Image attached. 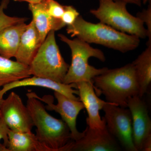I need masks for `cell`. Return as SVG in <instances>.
<instances>
[{
	"label": "cell",
	"instance_id": "30",
	"mask_svg": "<svg viewBox=\"0 0 151 151\" xmlns=\"http://www.w3.org/2000/svg\"><path fill=\"white\" fill-rule=\"evenodd\" d=\"M1 118V113H0V119Z\"/></svg>",
	"mask_w": 151,
	"mask_h": 151
},
{
	"label": "cell",
	"instance_id": "13",
	"mask_svg": "<svg viewBox=\"0 0 151 151\" xmlns=\"http://www.w3.org/2000/svg\"><path fill=\"white\" fill-rule=\"evenodd\" d=\"M27 86H39L51 89L54 92H60L72 100H79V97L75 96V94L78 96L79 94L75 83L66 84L48 78L34 76L5 85L0 89V98L3 99L4 94L9 90L18 87Z\"/></svg>",
	"mask_w": 151,
	"mask_h": 151
},
{
	"label": "cell",
	"instance_id": "16",
	"mask_svg": "<svg viewBox=\"0 0 151 151\" xmlns=\"http://www.w3.org/2000/svg\"><path fill=\"white\" fill-rule=\"evenodd\" d=\"M25 22L12 25L0 31V55L9 59L14 57L22 34L27 25Z\"/></svg>",
	"mask_w": 151,
	"mask_h": 151
},
{
	"label": "cell",
	"instance_id": "21",
	"mask_svg": "<svg viewBox=\"0 0 151 151\" xmlns=\"http://www.w3.org/2000/svg\"><path fill=\"white\" fill-rule=\"evenodd\" d=\"M49 14L56 19H61L64 12L65 6H63L55 0H43Z\"/></svg>",
	"mask_w": 151,
	"mask_h": 151
},
{
	"label": "cell",
	"instance_id": "10",
	"mask_svg": "<svg viewBox=\"0 0 151 151\" xmlns=\"http://www.w3.org/2000/svg\"><path fill=\"white\" fill-rule=\"evenodd\" d=\"M132 117L133 139L137 151H142L145 143L151 139V121L145 101L139 95L127 100Z\"/></svg>",
	"mask_w": 151,
	"mask_h": 151
},
{
	"label": "cell",
	"instance_id": "6",
	"mask_svg": "<svg viewBox=\"0 0 151 151\" xmlns=\"http://www.w3.org/2000/svg\"><path fill=\"white\" fill-rule=\"evenodd\" d=\"M127 4L119 0H99L98 8L90 12L100 22L121 32L145 38L147 33L145 24L139 18L128 12Z\"/></svg>",
	"mask_w": 151,
	"mask_h": 151
},
{
	"label": "cell",
	"instance_id": "3",
	"mask_svg": "<svg viewBox=\"0 0 151 151\" xmlns=\"http://www.w3.org/2000/svg\"><path fill=\"white\" fill-rule=\"evenodd\" d=\"M92 81L97 96L103 94L108 102L123 108H127L129 97L139 95V84L132 63L119 68H108L94 77Z\"/></svg>",
	"mask_w": 151,
	"mask_h": 151
},
{
	"label": "cell",
	"instance_id": "7",
	"mask_svg": "<svg viewBox=\"0 0 151 151\" xmlns=\"http://www.w3.org/2000/svg\"><path fill=\"white\" fill-rule=\"evenodd\" d=\"M106 127L122 148L127 151H137L133 142L132 117L129 109L111 103L104 105Z\"/></svg>",
	"mask_w": 151,
	"mask_h": 151
},
{
	"label": "cell",
	"instance_id": "8",
	"mask_svg": "<svg viewBox=\"0 0 151 151\" xmlns=\"http://www.w3.org/2000/svg\"><path fill=\"white\" fill-rule=\"evenodd\" d=\"M54 94L57 100L56 105L53 103L54 98L51 95H44L40 97L34 93L35 96L37 99L46 103V110L59 113L62 120L68 126L72 140H78L84 135V132H78L76 128L77 117L80 111L85 108L84 105L79 100L70 99L60 92H54Z\"/></svg>",
	"mask_w": 151,
	"mask_h": 151
},
{
	"label": "cell",
	"instance_id": "4",
	"mask_svg": "<svg viewBox=\"0 0 151 151\" xmlns=\"http://www.w3.org/2000/svg\"><path fill=\"white\" fill-rule=\"evenodd\" d=\"M58 36L60 40L69 47L71 52V64L63 80V84L92 81L94 77L108 70V68L106 67L99 69L95 68L88 63L91 57L96 58L100 61L105 62L106 58L102 50L93 48L89 43L78 38L71 40L63 34Z\"/></svg>",
	"mask_w": 151,
	"mask_h": 151
},
{
	"label": "cell",
	"instance_id": "2",
	"mask_svg": "<svg viewBox=\"0 0 151 151\" xmlns=\"http://www.w3.org/2000/svg\"><path fill=\"white\" fill-rule=\"evenodd\" d=\"M66 31L71 37L80 39L88 43H95L109 48L126 52L139 46L140 38L119 31L103 23L86 21L79 16L73 24L67 26Z\"/></svg>",
	"mask_w": 151,
	"mask_h": 151
},
{
	"label": "cell",
	"instance_id": "1",
	"mask_svg": "<svg viewBox=\"0 0 151 151\" xmlns=\"http://www.w3.org/2000/svg\"><path fill=\"white\" fill-rule=\"evenodd\" d=\"M34 93H27L26 106L36 127V137L51 151H70L73 140L68 126L63 120L50 115Z\"/></svg>",
	"mask_w": 151,
	"mask_h": 151
},
{
	"label": "cell",
	"instance_id": "11",
	"mask_svg": "<svg viewBox=\"0 0 151 151\" xmlns=\"http://www.w3.org/2000/svg\"><path fill=\"white\" fill-rule=\"evenodd\" d=\"M83 137L73 141L70 151H118L122 150L119 143L108 131L86 126Z\"/></svg>",
	"mask_w": 151,
	"mask_h": 151
},
{
	"label": "cell",
	"instance_id": "29",
	"mask_svg": "<svg viewBox=\"0 0 151 151\" xmlns=\"http://www.w3.org/2000/svg\"><path fill=\"white\" fill-rule=\"evenodd\" d=\"M43 1V0H39L40 2L41 1Z\"/></svg>",
	"mask_w": 151,
	"mask_h": 151
},
{
	"label": "cell",
	"instance_id": "23",
	"mask_svg": "<svg viewBox=\"0 0 151 151\" xmlns=\"http://www.w3.org/2000/svg\"><path fill=\"white\" fill-rule=\"evenodd\" d=\"M79 16V13L73 6H65L64 13L60 19L65 26L70 25Z\"/></svg>",
	"mask_w": 151,
	"mask_h": 151
},
{
	"label": "cell",
	"instance_id": "15",
	"mask_svg": "<svg viewBox=\"0 0 151 151\" xmlns=\"http://www.w3.org/2000/svg\"><path fill=\"white\" fill-rule=\"evenodd\" d=\"M28 8L32 14V20L42 43L50 31H56L65 26L61 19L54 18L49 14L43 0L35 4H29Z\"/></svg>",
	"mask_w": 151,
	"mask_h": 151
},
{
	"label": "cell",
	"instance_id": "5",
	"mask_svg": "<svg viewBox=\"0 0 151 151\" xmlns=\"http://www.w3.org/2000/svg\"><path fill=\"white\" fill-rule=\"evenodd\" d=\"M55 32L50 31L42 43L29 65L30 71L32 76L63 83L69 65L60 53Z\"/></svg>",
	"mask_w": 151,
	"mask_h": 151
},
{
	"label": "cell",
	"instance_id": "24",
	"mask_svg": "<svg viewBox=\"0 0 151 151\" xmlns=\"http://www.w3.org/2000/svg\"><path fill=\"white\" fill-rule=\"evenodd\" d=\"M9 129L2 118L0 119V142L3 140L4 145L7 147L8 145V132ZM1 145V143H0Z\"/></svg>",
	"mask_w": 151,
	"mask_h": 151
},
{
	"label": "cell",
	"instance_id": "25",
	"mask_svg": "<svg viewBox=\"0 0 151 151\" xmlns=\"http://www.w3.org/2000/svg\"><path fill=\"white\" fill-rule=\"evenodd\" d=\"M119 1H122L127 4H133L139 6H141L142 5V0H119Z\"/></svg>",
	"mask_w": 151,
	"mask_h": 151
},
{
	"label": "cell",
	"instance_id": "14",
	"mask_svg": "<svg viewBox=\"0 0 151 151\" xmlns=\"http://www.w3.org/2000/svg\"><path fill=\"white\" fill-rule=\"evenodd\" d=\"M41 44L39 35L32 19L22 34L14 57L17 61L29 65Z\"/></svg>",
	"mask_w": 151,
	"mask_h": 151
},
{
	"label": "cell",
	"instance_id": "9",
	"mask_svg": "<svg viewBox=\"0 0 151 151\" xmlns=\"http://www.w3.org/2000/svg\"><path fill=\"white\" fill-rule=\"evenodd\" d=\"M0 113L9 129L15 132H32L34 125L29 111L15 92H11L3 100Z\"/></svg>",
	"mask_w": 151,
	"mask_h": 151
},
{
	"label": "cell",
	"instance_id": "28",
	"mask_svg": "<svg viewBox=\"0 0 151 151\" xmlns=\"http://www.w3.org/2000/svg\"><path fill=\"white\" fill-rule=\"evenodd\" d=\"M4 100V98H0V107H1V105L2 103L3 100Z\"/></svg>",
	"mask_w": 151,
	"mask_h": 151
},
{
	"label": "cell",
	"instance_id": "26",
	"mask_svg": "<svg viewBox=\"0 0 151 151\" xmlns=\"http://www.w3.org/2000/svg\"><path fill=\"white\" fill-rule=\"evenodd\" d=\"M15 1L26 2L29 4H35L40 2L39 0H14Z\"/></svg>",
	"mask_w": 151,
	"mask_h": 151
},
{
	"label": "cell",
	"instance_id": "20",
	"mask_svg": "<svg viewBox=\"0 0 151 151\" xmlns=\"http://www.w3.org/2000/svg\"><path fill=\"white\" fill-rule=\"evenodd\" d=\"M10 0H2L0 4V31L5 28L21 22H26L28 19L26 17H18L8 16L4 12L7 8Z\"/></svg>",
	"mask_w": 151,
	"mask_h": 151
},
{
	"label": "cell",
	"instance_id": "22",
	"mask_svg": "<svg viewBox=\"0 0 151 151\" xmlns=\"http://www.w3.org/2000/svg\"><path fill=\"white\" fill-rule=\"evenodd\" d=\"M137 17L139 18L144 24L147 25V37L148 38V41L147 45H151V2L149 4L147 9L143 10L142 12H139L137 14Z\"/></svg>",
	"mask_w": 151,
	"mask_h": 151
},
{
	"label": "cell",
	"instance_id": "19",
	"mask_svg": "<svg viewBox=\"0 0 151 151\" xmlns=\"http://www.w3.org/2000/svg\"><path fill=\"white\" fill-rule=\"evenodd\" d=\"M134 67L139 86V96L147 93L151 81V45L132 63Z\"/></svg>",
	"mask_w": 151,
	"mask_h": 151
},
{
	"label": "cell",
	"instance_id": "12",
	"mask_svg": "<svg viewBox=\"0 0 151 151\" xmlns=\"http://www.w3.org/2000/svg\"><path fill=\"white\" fill-rule=\"evenodd\" d=\"M78 91L79 100L82 102L88 114L87 126L93 129H103L106 126L104 117L101 119L100 111L106 102L98 97L94 91L92 81H81L75 83Z\"/></svg>",
	"mask_w": 151,
	"mask_h": 151
},
{
	"label": "cell",
	"instance_id": "18",
	"mask_svg": "<svg viewBox=\"0 0 151 151\" xmlns=\"http://www.w3.org/2000/svg\"><path fill=\"white\" fill-rule=\"evenodd\" d=\"M31 76L29 65L0 55V89L6 84Z\"/></svg>",
	"mask_w": 151,
	"mask_h": 151
},
{
	"label": "cell",
	"instance_id": "27",
	"mask_svg": "<svg viewBox=\"0 0 151 151\" xmlns=\"http://www.w3.org/2000/svg\"><path fill=\"white\" fill-rule=\"evenodd\" d=\"M151 1V0H142V2L144 4H145L147 2H150Z\"/></svg>",
	"mask_w": 151,
	"mask_h": 151
},
{
	"label": "cell",
	"instance_id": "17",
	"mask_svg": "<svg viewBox=\"0 0 151 151\" xmlns=\"http://www.w3.org/2000/svg\"><path fill=\"white\" fill-rule=\"evenodd\" d=\"M7 151H51L38 140L32 132H15L9 129Z\"/></svg>",
	"mask_w": 151,
	"mask_h": 151
}]
</instances>
